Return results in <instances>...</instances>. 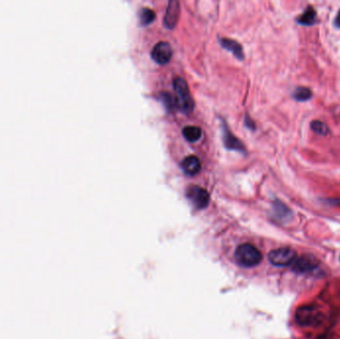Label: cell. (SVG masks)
Segmentation results:
<instances>
[{"label": "cell", "mask_w": 340, "mask_h": 339, "mask_svg": "<svg viewBox=\"0 0 340 339\" xmlns=\"http://www.w3.org/2000/svg\"><path fill=\"white\" fill-rule=\"evenodd\" d=\"M236 262L245 268H253L258 266L262 260V253L254 245L246 243L237 247L235 251Z\"/></svg>", "instance_id": "obj_1"}, {"label": "cell", "mask_w": 340, "mask_h": 339, "mask_svg": "<svg viewBox=\"0 0 340 339\" xmlns=\"http://www.w3.org/2000/svg\"><path fill=\"white\" fill-rule=\"evenodd\" d=\"M173 88L177 96V106L184 113H191L194 108V102L190 95L187 83L182 78H175L173 81Z\"/></svg>", "instance_id": "obj_2"}, {"label": "cell", "mask_w": 340, "mask_h": 339, "mask_svg": "<svg viewBox=\"0 0 340 339\" xmlns=\"http://www.w3.org/2000/svg\"><path fill=\"white\" fill-rule=\"evenodd\" d=\"M322 314L314 306H300L295 312V320L300 326H313L321 321Z\"/></svg>", "instance_id": "obj_3"}, {"label": "cell", "mask_w": 340, "mask_h": 339, "mask_svg": "<svg viewBox=\"0 0 340 339\" xmlns=\"http://www.w3.org/2000/svg\"><path fill=\"white\" fill-rule=\"evenodd\" d=\"M296 258V253L291 248H279L269 254V261L276 267L290 266Z\"/></svg>", "instance_id": "obj_4"}, {"label": "cell", "mask_w": 340, "mask_h": 339, "mask_svg": "<svg viewBox=\"0 0 340 339\" xmlns=\"http://www.w3.org/2000/svg\"><path fill=\"white\" fill-rule=\"evenodd\" d=\"M186 196L188 200L193 204L194 207L198 209H204L208 206L210 197L208 192L200 186H190L187 189Z\"/></svg>", "instance_id": "obj_5"}, {"label": "cell", "mask_w": 340, "mask_h": 339, "mask_svg": "<svg viewBox=\"0 0 340 339\" xmlns=\"http://www.w3.org/2000/svg\"><path fill=\"white\" fill-rule=\"evenodd\" d=\"M291 270L298 274H306L312 272L317 267V261L310 256L296 257L293 263L290 265Z\"/></svg>", "instance_id": "obj_6"}, {"label": "cell", "mask_w": 340, "mask_h": 339, "mask_svg": "<svg viewBox=\"0 0 340 339\" xmlns=\"http://www.w3.org/2000/svg\"><path fill=\"white\" fill-rule=\"evenodd\" d=\"M152 59L160 65L167 64L172 57V48L167 42H159L157 43L152 51H151Z\"/></svg>", "instance_id": "obj_7"}, {"label": "cell", "mask_w": 340, "mask_h": 339, "mask_svg": "<svg viewBox=\"0 0 340 339\" xmlns=\"http://www.w3.org/2000/svg\"><path fill=\"white\" fill-rule=\"evenodd\" d=\"M180 15V3L176 0H171L168 2L166 13L164 16L163 24L166 28L172 29L176 26Z\"/></svg>", "instance_id": "obj_8"}, {"label": "cell", "mask_w": 340, "mask_h": 339, "mask_svg": "<svg viewBox=\"0 0 340 339\" xmlns=\"http://www.w3.org/2000/svg\"><path fill=\"white\" fill-rule=\"evenodd\" d=\"M181 168L185 174L193 176L201 169V162L197 156L190 155L183 159V161L181 162Z\"/></svg>", "instance_id": "obj_9"}, {"label": "cell", "mask_w": 340, "mask_h": 339, "mask_svg": "<svg viewBox=\"0 0 340 339\" xmlns=\"http://www.w3.org/2000/svg\"><path fill=\"white\" fill-rule=\"evenodd\" d=\"M273 211L275 217L281 222H287L292 218L291 210L280 200H276L273 204Z\"/></svg>", "instance_id": "obj_10"}, {"label": "cell", "mask_w": 340, "mask_h": 339, "mask_svg": "<svg viewBox=\"0 0 340 339\" xmlns=\"http://www.w3.org/2000/svg\"><path fill=\"white\" fill-rule=\"evenodd\" d=\"M296 22L299 25H304V26H311L316 22V12L313 9L312 6H307L306 9L303 11L302 14H300L296 18Z\"/></svg>", "instance_id": "obj_11"}, {"label": "cell", "mask_w": 340, "mask_h": 339, "mask_svg": "<svg viewBox=\"0 0 340 339\" xmlns=\"http://www.w3.org/2000/svg\"><path fill=\"white\" fill-rule=\"evenodd\" d=\"M223 138H224V142L228 148L230 149H234V150H239L241 152H243L245 150L243 144L239 141V139H237L231 132L230 130L227 128V126H223Z\"/></svg>", "instance_id": "obj_12"}, {"label": "cell", "mask_w": 340, "mask_h": 339, "mask_svg": "<svg viewBox=\"0 0 340 339\" xmlns=\"http://www.w3.org/2000/svg\"><path fill=\"white\" fill-rule=\"evenodd\" d=\"M182 133H183V136L185 137L186 140H188L190 142H195L198 139H200V137L202 135V130L198 126L188 125V126H185L183 128Z\"/></svg>", "instance_id": "obj_13"}, {"label": "cell", "mask_w": 340, "mask_h": 339, "mask_svg": "<svg viewBox=\"0 0 340 339\" xmlns=\"http://www.w3.org/2000/svg\"><path fill=\"white\" fill-rule=\"evenodd\" d=\"M221 45L228 51L232 52L235 56L239 58L240 60H242L244 58L243 49L238 42H236L234 40H230V39H221Z\"/></svg>", "instance_id": "obj_14"}, {"label": "cell", "mask_w": 340, "mask_h": 339, "mask_svg": "<svg viewBox=\"0 0 340 339\" xmlns=\"http://www.w3.org/2000/svg\"><path fill=\"white\" fill-rule=\"evenodd\" d=\"M292 97L297 102H306L311 99L312 92L310 89L305 87H297L292 93Z\"/></svg>", "instance_id": "obj_15"}, {"label": "cell", "mask_w": 340, "mask_h": 339, "mask_svg": "<svg viewBox=\"0 0 340 339\" xmlns=\"http://www.w3.org/2000/svg\"><path fill=\"white\" fill-rule=\"evenodd\" d=\"M155 19V13L149 8H142L139 11V20L141 25H149Z\"/></svg>", "instance_id": "obj_16"}, {"label": "cell", "mask_w": 340, "mask_h": 339, "mask_svg": "<svg viewBox=\"0 0 340 339\" xmlns=\"http://www.w3.org/2000/svg\"><path fill=\"white\" fill-rule=\"evenodd\" d=\"M310 128L317 134L319 135H327V133L329 132V128L328 126L320 121V120H313L310 122Z\"/></svg>", "instance_id": "obj_17"}, {"label": "cell", "mask_w": 340, "mask_h": 339, "mask_svg": "<svg viewBox=\"0 0 340 339\" xmlns=\"http://www.w3.org/2000/svg\"><path fill=\"white\" fill-rule=\"evenodd\" d=\"M163 102H164L165 106L167 107V109L170 111H172L174 109V107L177 106L176 99H174L173 97H171V95H168V94H165V96L163 97Z\"/></svg>", "instance_id": "obj_18"}, {"label": "cell", "mask_w": 340, "mask_h": 339, "mask_svg": "<svg viewBox=\"0 0 340 339\" xmlns=\"http://www.w3.org/2000/svg\"><path fill=\"white\" fill-rule=\"evenodd\" d=\"M333 24H334V26H335L336 28H339L340 29V10L338 11V13H337V15H336L334 21H333Z\"/></svg>", "instance_id": "obj_19"}, {"label": "cell", "mask_w": 340, "mask_h": 339, "mask_svg": "<svg viewBox=\"0 0 340 339\" xmlns=\"http://www.w3.org/2000/svg\"><path fill=\"white\" fill-rule=\"evenodd\" d=\"M315 339H333V336L330 333H323V334L317 336Z\"/></svg>", "instance_id": "obj_20"}, {"label": "cell", "mask_w": 340, "mask_h": 339, "mask_svg": "<svg viewBox=\"0 0 340 339\" xmlns=\"http://www.w3.org/2000/svg\"><path fill=\"white\" fill-rule=\"evenodd\" d=\"M331 205H337V206H340V199H330L328 201Z\"/></svg>", "instance_id": "obj_21"}]
</instances>
